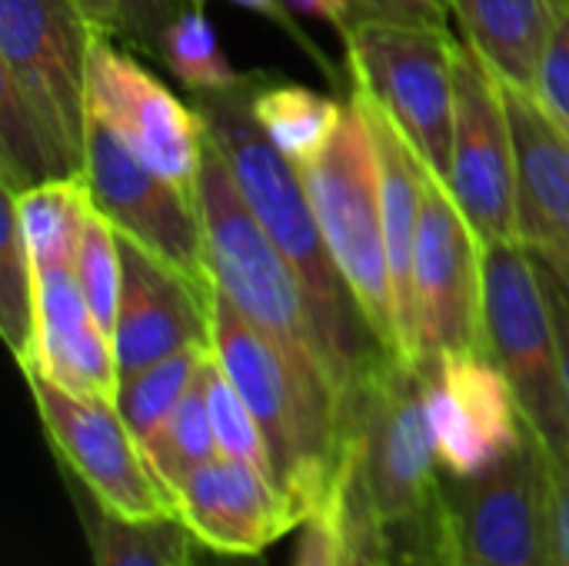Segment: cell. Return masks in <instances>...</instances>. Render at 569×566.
I'll list each match as a JSON object with an SVG mask.
<instances>
[{"label":"cell","mask_w":569,"mask_h":566,"mask_svg":"<svg viewBox=\"0 0 569 566\" xmlns=\"http://www.w3.org/2000/svg\"><path fill=\"white\" fill-rule=\"evenodd\" d=\"M350 464L370 497L390 566H463L423 407V370L380 350L343 394Z\"/></svg>","instance_id":"6da1fadb"},{"label":"cell","mask_w":569,"mask_h":566,"mask_svg":"<svg viewBox=\"0 0 569 566\" xmlns=\"http://www.w3.org/2000/svg\"><path fill=\"white\" fill-rule=\"evenodd\" d=\"M260 70H243V77L220 90L193 97V107L203 117L207 140L223 157L237 190L243 193L247 207L270 234V240L287 254L297 277L303 280L323 354L340 390L357 380V374L383 350L380 340L370 334L363 314L357 310L330 250L317 214L310 207L303 177L293 160H287L263 127L253 117V87Z\"/></svg>","instance_id":"7a4b0ae2"},{"label":"cell","mask_w":569,"mask_h":566,"mask_svg":"<svg viewBox=\"0 0 569 566\" xmlns=\"http://www.w3.org/2000/svg\"><path fill=\"white\" fill-rule=\"evenodd\" d=\"M77 0H0V173L13 190L83 177L97 40Z\"/></svg>","instance_id":"3957f363"},{"label":"cell","mask_w":569,"mask_h":566,"mask_svg":"<svg viewBox=\"0 0 569 566\" xmlns=\"http://www.w3.org/2000/svg\"><path fill=\"white\" fill-rule=\"evenodd\" d=\"M210 350L253 410L277 470V484L300 520L330 507L347 480L343 400L307 377L227 297L210 300Z\"/></svg>","instance_id":"277c9868"},{"label":"cell","mask_w":569,"mask_h":566,"mask_svg":"<svg viewBox=\"0 0 569 566\" xmlns=\"http://www.w3.org/2000/svg\"><path fill=\"white\" fill-rule=\"evenodd\" d=\"M197 203L213 290L263 330L307 377L337 390L303 280L260 227L210 140L197 177Z\"/></svg>","instance_id":"5b68a950"},{"label":"cell","mask_w":569,"mask_h":566,"mask_svg":"<svg viewBox=\"0 0 569 566\" xmlns=\"http://www.w3.org/2000/svg\"><path fill=\"white\" fill-rule=\"evenodd\" d=\"M327 250L383 350L400 357L397 304L383 234L380 163L360 100L350 93L333 140L297 167Z\"/></svg>","instance_id":"8992f818"},{"label":"cell","mask_w":569,"mask_h":566,"mask_svg":"<svg viewBox=\"0 0 569 566\" xmlns=\"http://www.w3.org/2000/svg\"><path fill=\"white\" fill-rule=\"evenodd\" d=\"M340 43L350 87L377 100L433 173L447 180L460 37L440 27L357 20Z\"/></svg>","instance_id":"52a82bcc"},{"label":"cell","mask_w":569,"mask_h":566,"mask_svg":"<svg viewBox=\"0 0 569 566\" xmlns=\"http://www.w3.org/2000/svg\"><path fill=\"white\" fill-rule=\"evenodd\" d=\"M483 350L517 390L547 454H569V407L560 347L537 254L520 244L483 247Z\"/></svg>","instance_id":"ba28073f"},{"label":"cell","mask_w":569,"mask_h":566,"mask_svg":"<svg viewBox=\"0 0 569 566\" xmlns=\"http://www.w3.org/2000/svg\"><path fill=\"white\" fill-rule=\"evenodd\" d=\"M83 183L93 210L120 237L213 294L197 190L163 177L97 117L87 123Z\"/></svg>","instance_id":"9c48e42d"},{"label":"cell","mask_w":569,"mask_h":566,"mask_svg":"<svg viewBox=\"0 0 569 566\" xmlns=\"http://www.w3.org/2000/svg\"><path fill=\"white\" fill-rule=\"evenodd\" d=\"M483 247L447 180L427 170L413 250V367L483 350Z\"/></svg>","instance_id":"30bf717a"},{"label":"cell","mask_w":569,"mask_h":566,"mask_svg":"<svg viewBox=\"0 0 569 566\" xmlns=\"http://www.w3.org/2000/svg\"><path fill=\"white\" fill-rule=\"evenodd\" d=\"M23 380L53 457L100 510L123 520L177 517L117 404L67 394L37 374H23Z\"/></svg>","instance_id":"8fae6325"},{"label":"cell","mask_w":569,"mask_h":566,"mask_svg":"<svg viewBox=\"0 0 569 566\" xmlns=\"http://www.w3.org/2000/svg\"><path fill=\"white\" fill-rule=\"evenodd\" d=\"M447 187L483 244L520 240V187L510 110L500 77L463 37L457 50V113Z\"/></svg>","instance_id":"7c38bea8"},{"label":"cell","mask_w":569,"mask_h":566,"mask_svg":"<svg viewBox=\"0 0 569 566\" xmlns=\"http://www.w3.org/2000/svg\"><path fill=\"white\" fill-rule=\"evenodd\" d=\"M87 110L103 120L133 153L163 177L197 190L207 157V127L193 103H183L133 50L97 33L87 73Z\"/></svg>","instance_id":"4fadbf2b"},{"label":"cell","mask_w":569,"mask_h":566,"mask_svg":"<svg viewBox=\"0 0 569 566\" xmlns=\"http://www.w3.org/2000/svg\"><path fill=\"white\" fill-rule=\"evenodd\" d=\"M420 370L427 424L447 477H483L520 450L530 424L513 384L487 350L443 354Z\"/></svg>","instance_id":"5bb4252c"},{"label":"cell","mask_w":569,"mask_h":566,"mask_svg":"<svg viewBox=\"0 0 569 566\" xmlns=\"http://www.w3.org/2000/svg\"><path fill=\"white\" fill-rule=\"evenodd\" d=\"M450 507L463 566H553L550 470L533 430L490 474L450 477Z\"/></svg>","instance_id":"9a60e30c"},{"label":"cell","mask_w":569,"mask_h":566,"mask_svg":"<svg viewBox=\"0 0 569 566\" xmlns=\"http://www.w3.org/2000/svg\"><path fill=\"white\" fill-rule=\"evenodd\" d=\"M120 260L123 290L113 324L120 380L187 347H210V290L127 237H120Z\"/></svg>","instance_id":"2e32d148"},{"label":"cell","mask_w":569,"mask_h":566,"mask_svg":"<svg viewBox=\"0 0 569 566\" xmlns=\"http://www.w3.org/2000/svg\"><path fill=\"white\" fill-rule=\"evenodd\" d=\"M173 507L190 537L223 557H260L303 524L277 484L227 454L197 467L173 494Z\"/></svg>","instance_id":"e0dca14e"},{"label":"cell","mask_w":569,"mask_h":566,"mask_svg":"<svg viewBox=\"0 0 569 566\" xmlns=\"http://www.w3.org/2000/svg\"><path fill=\"white\" fill-rule=\"evenodd\" d=\"M500 87L517 147L520 240L537 257L563 260L569 254V130L533 87L507 77H500Z\"/></svg>","instance_id":"ac0fdd59"},{"label":"cell","mask_w":569,"mask_h":566,"mask_svg":"<svg viewBox=\"0 0 569 566\" xmlns=\"http://www.w3.org/2000/svg\"><path fill=\"white\" fill-rule=\"evenodd\" d=\"M20 374H37L77 397L117 404L113 340L90 314L73 267L37 270V334L30 364Z\"/></svg>","instance_id":"d6986e66"},{"label":"cell","mask_w":569,"mask_h":566,"mask_svg":"<svg viewBox=\"0 0 569 566\" xmlns=\"http://www.w3.org/2000/svg\"><path fill=\"white\" fill-rule=\"evenodd\" d=\"M460 37L507 80L533 87L547 37L569 0H450Z\"/></svg>","instance_id":"ffe728a7"},{"label":"cell","mask_w":569,"mask_h":566,"mask_svg":"<svg viewBox=\"0 0 569 566\" xmlns=\"http://www.w3.org/2000/svg\"><path fill=\"white\" fill-rule=\"evenodd\" d=\"M343 100L313 87L293 83L270 70H260L253 87V117L273 147L297 167L313 160L337 133L343 120Z\"/></svg>","instance_id":"44dd1931"},{"label":"cell","mask_w":569,"mask_h":566,"mask_svg":"<svg viewBox=\"0 0 569 566\" xmlns=\"http://www.w3.org/2000/svg\"><path fill=\"white\" fill-rule=\"evenodd\" d=\"M3 193L13 200L30 260L37 270L50 267H73L77 244L90 214V193L83 177H63V180H47L27 190H7Z\"/></svg>","instance_id":"7402d4cb"},{"label":"cell","mask_w":569,"mask_h":566,"mask_svg":"<svg viewBox=\"0 0 569 566\" xmlns=\"http://www.w3.org/2000/svg\"><path fill=\"white\" fill-rule=\"evenodd\" d=\"M80 514L93 566H193L197 560V540L180 517L123 520L100 510L90 497Z\"/></svg>","instance_id":"603a6c76"},{"label":"cell","mask_w":569,"mask_h":566,"mask_svg":"<svg viewBox=\"0 0 569 566\" xmlns=\"http://www.w3.org/2000/svg\"><path fill=\"white\" fill-rule=\"evenodd\" d=\"M217 454H220V447H217V434H213V424H210L207 387H203V370H200V377L183 394V400L167 417V424L143 444V457H147L153 477L160 480V487L173 500L180 484L197 467L213 460Z\"/></svg>","instance_id":"cb8c5ba5"},{"label":"cell","mask_w":569,"mask_h":566,"mask_svg":"<svg viewBox=\"0 0 569 566\" xmlns=\"http://www.w3.org/2000/svg\"><path fill=\"white\" fill-rule=\"evenodd\" d=\"M157 60L180 80L190 97L220 93L233 87L243 70H237L217 37V27L203 7H183L163 30Z\"/></svg>","instance_id":"d4e9b609"},{"label":"cell","mask_w":569,"mask_h":566,"mask_svg":"<svg viewBox=\"0 0 569 566\" xmlns=\"http://www.w3.org/2000/svg\"><path fill=\"white\" fill-rule=\"evenodd\" d=\"M210 357V347H187L160 364H150L147 370L123 377L117 390V410L130 434L140 440V447L167 424V417L177 410L183 394L200 377L203 364Z\"/></svg>","instance_id":"484cf974"},{"label":"cell","mask_w":569,"mask_h":566,"mask_svg":"<svg viewBox=\"0 0 569 566\" xmlns=\"http://www.w3.org/2000/svg\"><path fill=\"white\" fill-rule=\"evenodd\" d=\"M0 334L17 367H27L37 334V270L13 200L7 193H3V237H0Z\"/></svg>","instance_id":"4316f807"},{"label":"cell","mask_w":569,"mask_h":566,"mask_svg":"<svg viewBox=\"0 0 569 566\" xmlns=\"http://www.w3.org/2000/svg\"><path fill=\"white\" fill-rule=\"evenodd\" d=\"M203 387H207V407H210V424H213L220 454H227L233 460H243L247 467L263 474L270 484H277V470H273L267 437H263L253 410L247 407V400L237 394L230 377L213 360V350H210L207 367H203Z\"/></svg>","instance_id":"83f0119b"},{"label":"cell","mask_w":569,"mask_h":566,"mask_svg":"<svg viewBox=\"0 0 569 566\" xmlns=\"http://www.w3.org/2000/svg\"><path fill=\"white\" fill-rule=\"evenodd\" d=\"M73 274L83 290V300L103 334L113 340V324L120 310V290H123V260H120V237L117 230L90 207L77 257H73Z\"/></svg>","instance_id":"f1b7e54d"},{"label":"cell","mask_w":569,"mask_h":566,"mask_svg":"<svg viewBox=\"0 0 569 566\" xmlns=\"http://www.w3.org/2000/svg\"><path fill=\"white\" fill-rule=\"evenodd\" d=\"M337 566H390L383 530H380L370 497L350 464V454H347V480H343V500H340Z\"/></svg>","instance_id":"f546056e"},{"label":"cell","mask_w":569,"mask_h":566,"mask_svg":"<svg viewBox=\"0 0 569 566\" xmlns=\"http://www.w3.org/2000/svg\"><path fill=\"white\" fill-rule=\"evenodd\" d=\"M533 93L543 107L569 130V3L557 17L547 47L540 53V67L533 77Z\"/></svg>","instance_id":"4dcf8cb0"},{"label":"cell","mask_w":569,"mask_h":566,"mask_svg":"<svg viewBox=\"0 0 569 566\" xmlns=\"http://www.w3.org/2000/svg\"><path fill=\"white\" fill-rule=\"evenodd\" d=\"M183 7H197V3L193 0H120V17H123L120 40L137 47L143 57L157 60L160 37Z\"/></svg>","instance_id":"1f68e13d"},{"label":"cell","mask_w":569,"mask_h":566,"mask_svg":"<svg viewBox=\"0 0 569 566\" xmlns=\"http://www.w3.org/2000/svg\"><path fill=\"white\" fill-rule=\"evenodd\" d=\"M347 7H350V27L357 20H390V23L453 30L450 0H347Z\"/></svg>","instance_id":"d6a6232c"},{"label":"cell","mask_w":569,"mask_h":566,"mask_svg":"<svg viewBox=\"0 0 569 566\" xmlns=\"http://www.w3.org/2000/svg\"><path fill=\"white\" fill-rule=\"evenodd\" d=\"M197 7H203L207 0H193ZM230 3H237V7H243V10H250V13H257V17H263V20H270L273 27H280L320 70H323V77L333 83V87H343V83H350L347 80V70H340L330 57H327V50L300 27V20H297V13L290 10V3L287 0H230Z\"/></svg>","instance_id":"836d02e7"},{"label":"cell","mask_w":569,"mask_h":566,"mask_svg":"<svg viewBox=\"0 0 569 566\" xmlns=\"http://www.w3.org/2000/svg\"><path fill=\"white\" fill-rule=\"evenodd\" d=\"M340 500H343V494L330 507L303 517V524L297 527V550H293V564L290 566H337Z\"/></svg>","instance_id":"e575fe53"},{"label":"cell","mask_w":569,"mask_h":566,"mask_svg":"<svg viewBox=\"0 0 569 566\" xmlns=\"http://www.w3.org/2000/svg\"><path fill=\"white\" fill-rule=\"evenodd\" d=\"M547 470L553 517V566H569V454H547Z\"/></svg>","instance_id":"d590c367"},{"label":"cell","mask_w":569,"mask_h":566,"mask_svg":"<svg viewBox=\"0 0 569 566\" xmlns=\"http://www.w3.org/2000/svg\"><path fill=\"white\" fill-rule=\"evenodd\" d=\"M540 260V274L547 284V297H550V310H553V327H557V347H560V374H563V394H567L569 407V280L543 257Z\"/></svg>","instance_id":"8d00e7d4"},{"label":"cell","mask_w":569,"mask_h":566,"mask_svg":"<svg viewBox=\"0 0 569 566\" xmlns=\"http://www.w3.org/2000/svg\"><path fill=\"white\" fill-rule=\"evenodd\" d=\"M287 3H290L293 13L317 17V20L330 23L340 33V40L350 30V7H347V0H287Z\"/></svg>","instance_id":"74e56055"},{"label":"cell","mask_w":569,"mask_h":566,"mask_svg":"<svg viewBox=\"0 0 569 566\" xmlns=\"http://www.w3.org/2000/svg\"><path fill=\"white\" fill-rule=\"evenodd\" d=\"M83 13L93 20V27L107 37H123V17H120V0H77Z\"/></svg>","instance_id":"f35d334b"},{"label":"cell","mask_w":569,"mask_h":566,"mask_svg":"<svg viewBox=\"0 0 569 566\" xmlns=\"http://www.w3.org/2000/svg\"><path fill=\"white\" fill-rule=\"evenodd\" d=\"M193 566H260V557H223V554L203 550L197 544V560H193Z\"/></svg>","instance_id":"ab89813d"},{"label":"cell","mask_w":569,"mask_h":566,"mask_svg":"<svg viewBox=\"0 0 569 566\" xmlns=\"http://www.w3.org/2000/svg\"><path fill=\"white\" fill-rule=\"evenodd\" d=\"M543 260H547V257H543ZM550 264H553V267H557V270H560V274L569 280V254L563 257V260H550Z\"/></svg>","instance_id":"60d3db41"}]
</instances>
